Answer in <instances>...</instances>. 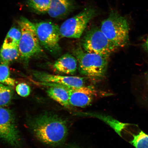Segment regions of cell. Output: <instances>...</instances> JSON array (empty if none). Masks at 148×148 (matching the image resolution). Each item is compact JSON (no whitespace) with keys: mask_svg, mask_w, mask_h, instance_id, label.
I'll list each match as a JSON object with an SVG mask.
<instances>
[{"mask_svg":"<svg viewBox=\"0 0 148 148\" xmlns=\"http://www.w3.org/2000/svg\"><path fill=\"white\" fill-rule=\"evenodd\" d=\"M31 126L36 137L49 145H57L62 143L68 134L66 121L52 114H44L35 118Z\"/></svg>","mask_w":148,"mask_h":148,"instance_id":"6da1fadb","label":"cell"},{"mask_svg":"<svg viewBox=\"0 0 148 148\" xmlns=\"http://www.w3.org/2000/svg\"><path fill=\"white\" fill-rule=\"evenodd\" d=\"M73 54L78 62L79 73L92 79L104 77L108 66V58L85 51L81 48L74 49Z\"/></svg>","mask_w":148,"mask_h":148,"instance_id":"7a4b0ae2","label":"cell"},{"mask_svg":"<svg viewBox=\"0 0 148 148\" xmlns=\"http://www.w3.org/2000/svg\"><path fill=\"white\" fill-rule=\"evenodd\" d=\"M101 30L118 49L125 46L129 40V25L125 17L112 11L102 22Z\"/></svg>","mask_w":148,"mask_h":148,"instance_id":"3957f363","label":"cell"},{"mask_svg":"<svg viewBox=\"0 0 148 148\" xmlns=\"http://www.w3.org/2000/svg\"><path fill=\"white\" fill-rule=\"evenodd\" d=\"M21 32V37L18 49L20 56L27 61L35 55L42 52V50L36 31L35 24L23 17L18 22Z\"/></svg>","mask_w":148,"mask_h":148,"instance_id":"277c9868","label":"cell"},{"mask_svg":"<svg viewBox=\"0 0 148 148\" xmlns=\"http://www.w3.org/2000/svg\"><path fill=\"white\" fill-rule=\"evenodd\" d=\"M86 52L95 53L109 58L118 48L101 32L100 28L93 26L86 31L81 42Z\"/></svg>","mask_w":148,"mask_h":148,"instance_id":"5b68a950","label":"cell"},{"mask_svg":"<svg viewBox=\"0 0 148 148\" xmlns=\"http://www.w3.org/2000/svg\"><path fill=\"white\" fill-rule=\"evenodd\" d=\"M97 14L95 8L88 7L76 15L68 18L60 27V36L69 38H80L89 22Z\"/></svg>","mask_w":148,"mask_h":148,"instance_id":"8992f818","label":"cell"},{"mask_svg":"<svg viewBox=\"0 0 148 148\" xmlns=\"http://www.w3.org/2000/svg\"><path fill=\"white\" fill-rule=\"evenodd\" d=\"M35 25L40 45L51 53L60 52V35L58 26L48 21L40 22L35 24Z\"/></svg>","mask_w":148,"mask_h":148,"instance_id":"52a82bcc","label":"cell"},{"mask_svg":"<svg viewBox=\"0 0 148 148\" xmlns=\"http://www.w3.org/2000/svg\"><path fill=\"white\" fill-rule=\"evenodd\" d=\"M0 138L10 145H19L20 137L13 115L8 109L0 106Z\"/></svg>","mask_w":148,"mask_h":148,"instance_id":"ba28073f","label":"cell"},{"mask_svg":"<svg viewBox=\"0 0 148 148\" xmlns=\"http://www.w3.org/2000/svg\"><path fill=\"white\" fill-rule=\"evenodd\" d=\"M62 86V85H61ZM65 88L69 92L70 106L84 108L91 104L96 95V91L90 86Z\"/></svg>","mask_w":148,"mask_h":148,"instance_id":"9c48e42d","label":"cell"},{"mask_svg":"<svg viewBox=\"0 0 148 148\" xmlns=\"http://www.w3.org/2000/svg\"><path fill=\"white\" fill-rule=\"evenodd\" d=\"M34 76L42 83H51L69 87L78 88L84 86L85 81L83 77L53 75L42 72H36Z\"/></svg>","mask_w":148,"mask_h":148,"instance_id":"30bf717a","label":"cell"},{"mask_svg":"<svg viewBox=\"0 0 148 148\" xmlns=\"http://www.w3.org/2000/svg\"><path fill=\"white\" fill-rule=\"evenodd\" d=\"M75 7L74 0H50L47 12L52 18L64 17L73 12Z\"/></svg>","mask_w":148,"mask_h":148,"instance_id":"8fae6325","label":"cell"},{"mask_svg":"<svg viewBox=\"0 0 148 148\" xmlns=\"http://www.w3.org/2000/svg\"><path fill=\"white\" fill-rule=\"evenodd\" d=\"M78 62L74 55L66 53L62 55L54 62L53 68L61 73L73 75L76 72Z\"/></svg>","mask_w":148,"mask_h":148,"instance_id":"7c38bea8","label":"cell"},{"mask_svg":"<svg viewBox=\"0 0 148 148\" xmlns=\"http://www.w3.org/2000/svg\"><path fill=\"white\" fill-rule=\"evenodd\" d=\"M42 84L50 86L47 90L49 97L62 106L69 108L70 106L69 93L65 88L54 83H42Z\"/></svg>","mask_w":148,"mask_h":148,"instance_id":"4fadbf2b","label":"cell"},{"mask_svg":"<svg viewBox=\"0 0 148 148\" xmlns=\"http://www.w3.org/2000/svg\"><path fill=\"white\" fill-rule=\"evenodd\" d=\"M21 37L20 29L15 27H12L7 33L2 46L4 47H18Z\"/></svg>","mask_w":148,"mask_h":148,"instance_id":"5bb4252c","label":"cell"},{"mask_svg":"<svg viewBox=\"0 0 148 148\" xmlns=\"http://www.w3.org/2000/svg\"><path fill=\"white\" fill-rule=\"evenodd\" d=\"M20 56L18 47H4L0 50V61L1 64H8Z\"/></svg>","mask_w":148,"mask_h":148,"instance_id":"9a60e30c","label":"cell"},{"mask_svg":"<svg viewBox=\"0 0 148 148\" xmlns=\"http://www.w3.org/2000/svg\"><path fill=\"white\" fill-rule=\"evenodd\" d=\"M8 64H0V83L13 87L17 83L16 81L10 76Z\"/></svg>","mask_w":148,"mask_h":148,"instance_id":"2e32d148","label":"cell"},{"mask_svg":"<svg viewBox=\"0 0 148 148\" xmlns=\"http://www.w3.org/2000/svg\"><path fill=\"white\" fill-rule=\"evenodd\" d=\"M13 95L12 87L0 83V106L3 107L8 105Z\"/></svg>","mask_w":148,"mask_h":148,"instance_id":"e0dca14e","label":"cell"},{"mask_svg":"<svg viewBox=\"0 0 148 148\" xmlns=\"http://www.w3.org/2000/svg\"><path fill=\"white\" fill-rule=\"evenodd\" d=\"M132 134V139L130 143L135 148H148V134L141 130Z\"/></svg>","mask_w":148,"mask_h":148,"instance_id":"ac0fdd59","label":"cell"},{"mask_svg":"<svg viewBox=\"0 0 148 148\" xmlns=\"http://www.w3.org/2000/svg\"><path fill=\"white\" fill-rule=\"evenodd\" d=\"M50 0H27L28 5L33 10L44 13L48 12Z\"/></svg>","mask_w":148,"mask_h":148,"instance_id":"d6986e66","label":"cell"},{"mask_svg":"<svg viewBox=\"0 0 148 148\" xmlns=\"http://www.w3.org/2000/svg\"><path fill=\"white\" fill-rule=\"evenodd\" d=\"M100 119L103 120L114 129L117 134L121 136V133L123 130L125 129L127 126L129 125L128 124L121 123L119 121L112 118L105 117L104 116H99Z\"/></svg>","mask_w":148,"mask_h":148,"instance_id":"ffe728a7","label":"cell"},{"mask_svg":"<svg viewBox=\"0 0 148 148\" xmlns=\"http://www.w3.org/2000/svg\"><path fill=\"white\" fill-rule=\"evenodd\" d=\"M16 90L20 96L27 97L30 94L31 88L28 85L25 83H21L16 86Z\"/></svg>","mask_w":148,"mask_h":148,"instance_id":"44dd1931","label":"cell"},{"mask_svg":"<svg viewBox=\"0 0 148 148\" xmlns=\"http://www.w3.org/2000/svg\"><path fill=\"white\" fill-rule=\"evenodd\" d=\"M143 48L148 52V37L143 45Z\"/></svg>","mask_w":148,"mask_h":148,"instance_id":"7402d4cb","label":"cell"},{"mask_svg":"<svg viewBox=\"0 0 148 148\" xmlns=\"http://www.w3.org/2000/svg\"><path fill=\"white\" fill-rule=\"evenodd\" d=\"M145 80L146 88H147V90H148V72H147L145 75Z\"/></svg>","mask_w":148,"mask_h":148,"instance_id":"603a6c76","label":"cell"},{"mask_svg":"<svg viewBox=\"0 0 148 148\" xmlns=\"http://www.w3.org/2000/svg\"><path fill=\"white\" fill-rule=\"evenodd\" d=\"M76 148V147H70V148Z\"/></svg>","mask_w":148,"mask_h":148,"instance_id":"cb8c5ba5","label":"cell"}]
</instances>
